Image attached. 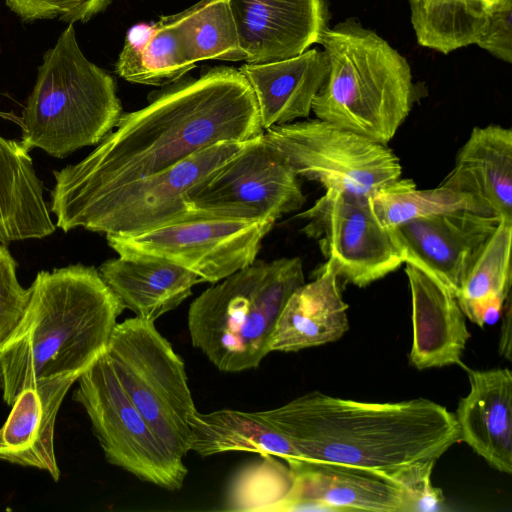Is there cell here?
<instances>
[{
  "label": "cell",
  "mask_w": 512,
  "mask_h": 512,
  "mask_svg": "<svg viewBox=\"0 0 512 512\" xmlns=\"http://www.w3.org/2000/svg\"><path fill=\"white\" fill-rule=\"evenodd\" d=\"M77 382L73 398L86 411L106 460L142 481L180 489L188 473L184 462L158 440L122 387L106 351Z\"/></svg>",
  "instance_id": "obj_10"
},
{
  "label": "cell",
  "mask_w": 512,
  "mask_h": 512,
  "mask_svg": "<svg viewBox=\"0 0 512 512\" xmlns=\"http://www.w3.org/2000/svg\"><path fill=\"white\" fill-rule=\"evenodd\" d=\"M0 389H2V375H1V369H0Z\"/></svg>",
  "instance_id": "obj_38"
},
{
  "label": "cell",
  "mask_w": 512,
  "mask_h": 512,
  "mask_svg": "<svg viewBox=\"0 0 512 512\" xmlns=\"http://www.w3.org/2000/svg\"><path fill=\"white\" fill-rule=\"evenodd\" d=\"M469 392L455 418L460 440L491 467L512 473V373L508 368L468 370Z\"/></svg>",
  "instance_id": "obj_18"
},
{
  "label": "cell",
  "mask_w": 512,
  "mask_h": 512,
  "mask_svg": "<svg viewBox=\"0 0 512 512\" xmlns=\"http://www.w3.org/2000/svg\"><path fill=\"white\" fill-rule=\"evenodd\" d=\"M507 311L505 314L504 321L501 326L500 341H499V353L511 360V311L510 302L508 299Z\"/></svg>",
  "instance_id": "obj_36"
},
{
  "label": "cell",
  "mask_w": 512,
  "mask_h": 512,
  "mask_svg": "<svg viewBox=\"0 0 512 512\" xmlns=\"http://www.w3.org/2000/svg\"><path fill=\"white\" fill-rule=\"evenodd\" d=\"M298 177L372 197L401 178L402 167L386 144L319 118L273 126L264 132Z\"/></svg>",
  "instance_id": "obj_9"
},
{
  "label": "cell",
  "mask_w": 512,
  "mask_h": 512,
  "mask_svg": "<svg viewBox=\"0 0 512 512\" xmlns=\"http://www.w3.org/2000/svg\"><path fill=\"white\" fill-rule=\"evenodd\" d=\"M288 465L294 485L282 511L411 512L404 492L383 476L325 462L295 460Z\"/></svg>",
  "instance_id": "obj_16"
},
{
  "label": "cell",
  "mask_w": 512,
  "mask_h": 512,
  "mask_svg": "<svg viewBox=\"0 0 512 512\" xmlns=\"http://www.w3.org/2000/svg\"><path fill=\"white\" fill-rule=\"evenodd\" d=\"M98 271L125 309L152 322L177 308L193 286L203 282L183 267L154 259L119 256L102 263Z\"/></svg>",
  "instance_id": "obj_23"
},
{
  "label": "cell",
  "mask_w": 512,
  "mask_h": 512,
  "mask_svg": "<svg viewBox=\"0 0 512 512\" xmlns=\"http://www.w3.org/2000/svg\"><path fill=\"white\" fill-rule=\"evenodd\" d=\"M249 82L265 130L312 112L313 101L327 72L324 52L309 48L303 53L277 61L250 64L238 69Z\"/></svg>",
  "instance_id": "obj_20"
},
{
  "label": "cell",
  "mask_w": 512,
  "mask_h": 512,
  "mask_svg": "<svg viewBox=\"0 0 512 512\" xmlns=\"http://www.w3.org/2000/svg\"><path fill=\"white\" fill-rule=\"evenodd\" d=\"M319 44L327 72L316 118L387 145L416 100L406 58L355 18L328 27Z\"/></svg>",
  "instance_id": "obj_4"
},
{
  "label": "cell",
  "mask_w": 512,
  "mask_h": 512,
  "mask_svg": "<svg viewBox=\"0 0 512 512\" xmlns=\"http://www.w3.org/2000/svg\"><path fill=\"white\" fill-rule=\"evenodd\" d=\"M475 45L500 61L512 63V4L488 15Z\"/></svg>",
  "instance_id": "obj_35"
},
{
  "label": "cell",
  "mask_w": 512,
  "mask_h": 512,
  "mask_svg": "<svg viewBox=\"0 0 512 512\" xmlns=\"http://www.w3.org/2000/svg\"><path fill=\"white\" fill-rule=\"evenodd\" d=\"M404 264L412 300L410 364L418 370L462 364L471 334L456 296L421 268Z\"/></svg>",
  "instance_id": "obj_17"
},
{
  "label": "cell",
  "mask_w": 512,
  "mask_h": 512,
  "mask_svg": "<svg viewBox=\"0 0 512 512\" xmlns=\"http://www.w3.org/2000/svg\"><path fill=\"white\" fill-rule=\"evenodd\" d=\"M106 354L158 440L183 461L191 444L189 418L197 409L182 358L154 322L138 317L117 323Z\"/></svg>",
  "instance_id": "obj_7"
},
{
  "label": "cell",
  "mask_w": 512,
  "mask_h": 512,
  "mask_svg": "<svg viewBox=\"0 0 512 512\" xmlns=\"http://www.w3.org/2000/svg\"><path fill=\"white\" fill-rule=\"evenodd\" d=\"M487 20L488 15L501 6L512 4V0H477Z\"/></svg>",
  "instance_id": "obj_37"
},
{
  "label": "cell",
  "mask_w": 512,
  "mask_h": 512,
  "mask_svg": "<svg viewBox=\"0 0 512 512\" xmlns=\"http://www.w3.org/2000/svg\"><path fill=\"white\" fill-rule=\"evenodd\" d=\"M122 114L112 76L85 57L69 24L38 67L22 111L20 142L28 151L64 158L101 142Z\"/></svg>",
  "instance_id": "obj_6"
},
{
  "label": "cell",
  "mask_w": 512,
  "mask_h": 512,
  "mask_svg": "<svg viewBox=\"0 0 512 512\" xmlns=\"http://www.w3.org/2000/svg\"><path fill=\"white\" fill-rule=\"evenodd\" d=\"M371 202L378 218L389 229L410 220L456 211L495 215L471 194L443 183L420 190L411 179L400 178L373 195Z\"/></svg>",
  "instance_id": "obj_29"
},
{
  "label": "cell",
  "mask_w": 512,
  "mask_h": 512,
  "mask_svg": "<svg viewBox=\"0 0 512 512\" xmlns=\"http://www.w3.org/2000/svg\"><path fill=\"white\" fill-rule=\"evenodd\" d=\"M274 223L198 218L106 238L121 257L169 262L195 273L203 282L217 283L256 260Z\"/></svg>",
  "instance_id": "obj_12"
},
{
  "label": "cell",
  "mask_w": 512,
  "mask_h": 512,
  "mask_svg": "<svg viewBox=\"0 0 512 512\" xmlns=\"http://www.w3.org/2000/svg\"><path fill=\"white\" fill-rule=\"evenodd\" d=\"M17 263L5 244H0V351L20 325L31 295L21 286Z\"/></svg>",
  "instance_id": "obj_32"
},
{
  "label": "cell",
  "mask_w": 512,
  "mask_h": 512,
  "mask_svg": "<svg viewBox=\"0 0 512 512\" xmlns=\"http://www.w3.org/2000/svg\"><path fill=\"white\" fill-rule=\"evenodd\" d=\"M511 244L512 219L501 218L456 295L465 317L481 327L498 318L509 298Z\"/></svg>",
  "instance_id": "obj_27"
},
{
  "label": "cell",
  "mask_w": 512,
  "mask_h": 512,
  "mask_svg": "<svg viewBox=\"0 0 512 512\" xmlns=\"http://www.w3.org/2000/svg\"><path fill=\"white\" fill-rule=\"evenodd\" d=\"M175 16L196 62L246 60L228 0H201Z\"/></svg>",
  "instance_id": "obj_30"
},
{
  "label": "cell",
  "mask_w": 512,
  "mask_h": 512,
  "mask_svg": "<svg viewBox=\"0 0 512 512\" xmlns=\"http://www.w3.org/2000/svg\"><path fill=\"white\" fill-rule=\"evenodd\" d=\"M408 3L418 44L444 55L475 45L486 22L477 0H408Z\"/></svg>",
  "instance_id": "obj_28"
},
{
  "label": "cell",
  "mask_w": 512,
  "mask_h": 512,
  "mask_svg": "<svg viewBox=\"0 0 512 512\" xmlns=\"http://www.w3.org/2000/svg\"><path fill=\"white\" fill-rule=\"evenodd\" d=\"M8 8L24 21L58 18L74 24L87 22L103 11L111 0H5Z\"/></svg>",
  "instance_id": "obj_33"
},
{
  "label": "cell",
  "mask_w": 512,
  "mask_h": 512,
  "mask_svg": "<svg viewBox=\"0 0 512 512\" xmlns=\"http://www.w3.org/2000/svg\"><path fill=\"white\" fill-rule=\"evenodd\" d=\"M339 279L323 265L315 279L286 302L270 340V352H297L339 340L349 329Z\"/></svg>",
  "instance_id": "obj_21"
},
{
  "label": "cell",
  "mask_w": 512,
  "mask_h": 512,
  "mask_svg": "<svg viewBox=\"0 0 512 512\" xmlns=\"http://www.w3.org/2000/svg\"><path fill=\"white\" fill-rule=\"evenodd\" d=\"M264 132L254 92L239 70L222 66L197 79L181 78L146 107L122 114L83 160L53 172L50 211L162 173L216 144Z\"/></svg>",
  "instance_id": "obj_1"
},
{
  "label": "cell",
  "mask_w": 512,
  "mask_h": 512,
  "mask_svg": "<svg viewBox=\"0 0 512 512\" xmlns=\"http://www.w3.org/2000/svg\"><path fill=\"white\" fill-rule=\"evenodd\" d=\"M17 330L0 351L3 399L85 371L106 351L125 309L93 266L39 271Z\"/></svg>",
  "instance_id": "obj_3"
},
{
  "label": "cell",
  "mask_w": 512,
  "mask_h": 512,
  "mask_svg": "<svg viewBox=\"0 0 512 512\" xmlns=\"http://www.w3.org/2000/svg\"><path fill=\"white\" fill-rule=\"evenodd\" d=\"M441 183L512 219V130L497 124L474 127Z\"/></svg>",
  "instance_id": "obj_22"
},
{
  "label": "cell",
  "mask_w": 512,
  "mask_h": 512,
  "mask_svg": "<svg viewBox=\"0 0 512 512\" xmlns=\"http://www.w3.org/2000/svg\"><path fill=\"white\" fill-rule=\"evenodd\" d=\"M189 425L190 451L201 457L241 451L260 456H275L287 463L301 460L294 447L263 411H196L189 418Z\"/></svg>",
  "instance_id": "obj_26"
},
{
  "label": "cell",
  "mask_w": 512,
  "mask_h": 512,
  "mask_svg": "<svg viewBox=\"0 0 512 512\" xmlns=\"http://www.w3.org/2000/svg\"><path fill=\"white\" fill-rule=\"evenodd\" d=\"M43 188L29 151L20 141L0 136V243L54 233Z\"/></svg>",
  "instance_id": "obj_24"
},
{
  "label": "cell",
  "mask_w": 512,
  "mask_h": 512,
  "mask_svg": "<svg viewBox=\"0 0 512 512\" xmlns=\"http://www.w3.org/2000/svg\"><path fill=\"white\" fill-rule=\"evenodd\" d=\"M294 485L288 463L275 456H261L233 477L225 496L228 511H282Z\"/></svg>",
  "instance_id": "obj_31"
},
{
  "label": "cell",
  "mask_w": 512,
  "mask_h": 512,
  "mask_svg": "<svg viewBox=\"0 0 512 512\" xmlns=\"http://www.w3.org/2000/svg\"><path fill=\"white\" fill-rule=\"evenodd\" d=\"M196 66L184 31L175 15L152 25L132 27L116 63L125 80L165 86L181 79Z\"/></svg>",
  "instance_id": "obj_25"
},
{
  "label": "cell",
  "mask_w": 512,
  "mask_h": 512,
  "mask_svg": "<svg viewBox=\"0 0 512 512\" xmlns=\"http://www.w3.org/2000/svg\"><path fill=\"white\" fill-rule=\"evenodd\" d=\"M246 62L297 56L329 27L328 0H228Z\"/></svg>",
  "instance_id": "obj_15"
},
{
  "label": "cell",
  "mask_w": 512,
  "mask_h": 512,
  "mask_svg": "<svg viewBox=\"0 0 512 512\" xmlns=\"http://www.w3.org/2000/svg\"><path fill=\"white\" fill-rule=\"evenodd\" d=\"M248 141V140H247ZM247 141L223 142L156 175L140 178L56 212V227L127 236L167 224L209 218L194 210L188 191L238 153Z\"/></svg>",
  "instance_id": "obj_8"
},
{
  "label": "cell",
  "mask_w": 512,
  "mask_h": 512,
  "mask_svg": "<svg viewBox=\"0 0 512 512\" xmlns=\"http://www.w3.org/2000/svg\"><path fill=\"white\" fill-rule=\"evenodd\" d=\"M436 462L435 459L418 461L400 467L386 476L404 492L411 511H432L443 503L441 489L431 483Z\"/></svg>",
  "instance_id": "obj_34"
},
{
  "label": "cell",
  "mask_w": 512,
  "mask_h": 512,
  "mask_svg": "<svg viewBox=\"0 0 512 512\" xmlns=\"http://www.w3.org/2000/svg\"><path fill=\"white\" fill-rule=\"evenodd\" d=\"M501 217L456 211L404 222L391 229L404 263L445 285L455 296Z\"/></svg>",
  "instance_id": "obj_14"
},
{
  "label": "cell",
  "mask_w": 512,
  "mask_h": 512,
  "mask_svg": "<svg viewBox=\"0 0 512 512\" xmlns=\"http://www.w3.org/2000/svg\"><path fill=\"white\" fill-rule=\"evenodd\" d=\"M263 413L301 460L385 478L405 465L438 460L460 441L455 415L424 398L378 403L314 391Z\"/></svg>",
  "instance_id": "obj_2"
},
{
  "label": "cell",
  "mask_w": 512,
  "mask_h": 512,
  "mask_svg": "<svg viewBox=\"0 0 512 512\" xmlns=\"http://www.w3.org/2000/svg\"><path fill=\"white\" fill-rule=\"evenodd\" d=\"M299 257L255 260L203 291L188 311L192 345L220 371L257 368L280 314L304 284Z\"/></svg>",
  "instance_id": "obj_5"
},
{
  "label": "cell",
  "mask_w": 512,
  "mask_h": 512,
  "mask_svg": "<svg viewBox=\"0 0 512 512\" xmlns=\"http://www.w3.org/2000/svg\"><path fill=\"white\" fill-rule=\"evenodd\" d=\"M297 217L307 221L302 232L317 240L324 265L345 283L363 288L404 264L391 229L380 221L368 196L325 190Z\"/></svg>",
  "instance_id": "obj_13"
},
{
  "label": "cell",
  "mask_w": 512,
  "mask_h": 512,
  "mask_svg": "<svg viewBox=\"0 0 512 512\" xmlns=\"http://www.w3.org/2000/svg\"><path fill=\"white\" fill-rule=\"evenodd\" d=\"M78 375L61 376L23 389L0 428V460L48 472L58 481L54 449L57 414Z\"/></svg>",
  "instance_id": "obj_19"
},
{
  "label": "cell",
  "mask_w": 512,
  "mask_h": 512,
  "mask_svg": "<svg viewBox=\"0 0 512 512\" xmlns=\"http://www.w3.org/2000/svg\"><path fill=\"white\" fill-rule=\"evenodd\" d=\"M298 178L263 133L193 186L186 199L209 218L276 222L303 206L305 196Z\"/></svg>",
  "instance_id": "obj_11"
}]
</instances>
